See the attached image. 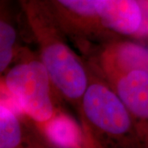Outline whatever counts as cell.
<instances>
[{
  "mask_svg": "<svg viewBox=\"0 0 148 148\" xmlns=\"http://www.w3.org/2000/svg\"><path fill=\"white\" fill-rule=\"evenodd\" d=\"M104 78L126 106L142 137L141 124L148 122V71L136 69Z\"/></svg>",
  "mask_w": 148,
  "mask_h": 148,
  "instance_id": "52a82bcc",
  "label": "cell"
},
{
  "mask_svg": "<svg viewBox=\"0 0 148 148\" xmlns=\"http://www.w3.org/2000/svg\"><path fill=\"white\" fill-rule=\"evenodd\" d=\"M86 64L89 82L77 114L87 147L129 148L139 145L143 138L126 106L107 81Z\"/></svg>",
  "mask_w": 148,
  "mask_h": 148,
  "instance_id": "7a4b0ae2",
  "label": "cell"
},
{
  "mask_svg": "<svg viewBox=\"0 0 148 148\" xmlns=\"http://www.w3.org/2000/svg\"><path fill=\"white\" fill-rule=\"evenodd\" d=\"M95 8L101 24L119 36L135 37L142 25L138 0H96Z\"/></svg>",
  "mask_w": 148,
  "mask_h": 148,
  "instance_id": "ba28073f",
  "label": "cell"
},
{
  "mask_svg": "<svg viewBox=\"0 0 148 148\" xmlns=\"http://www.w3.org/2000/svg\"><path fill=\"white\" fill-rule=\"evenodd\" d=\"M84 59L104 77L136 69L148 71V48L122 37L102 45Z\"/></svg>",
  "mask_w": 148,
  "mask_h": 148,
  "instance_id": "5b68a950",
  "label": "cell"
},
{
  "mask_svg": "<svg viewBox=\"0 0 148 148\" xmlns=\"http://www.w3.org/2000/svg\"><path fill=\"white\" fill-rule=\"evenodd\" d=\"M52 147L46 137L12 101L1 94L0 148Z\"/></svg>",
  "mask_w": 148,
  "mask_h": 148,
  "instance_id": "8992f818",
  "label": "cell"
},
{
  "mask_svg": "<svg viewBox=\"0 0 148 148\" xmlns=\"http://www.w3.org/2000/svg\"><path fill=\"white\" fill-rule=\"evenodd\" d=\"M1 94L12 100L45 136L48 127L64 113L63 98L46 67L39 53L27 47L1 75Z\"/></svg>",
  "mask_w": 148,
  "mask_h": 148,
  "instance_id": "3957f363",
  "label": "cell"
},
{
  "mask_svg": "<svg viewBox=\"0 0 148 148\" xmlns=\"http://www.w3.org/2000/svg\"><path fill=\"white\" fill-rule=\"evenodd\" d=\"M75 47L88 58L101 45L121 38L101 24L96 0H48Z\"/></svg>",
  "mask_w": 148,
  "mask_h": 148,
  "instance_id": "277c9868",
  "label": "cell"
},
{
  "mask_svg": "<svg viewBox=\"0 0 148 148\" xmlns=\"http://www.w3.org/2000/svg\"><path fill=\"white\" fill-rule=\"evenodd\" d=\"M16 2L59 95L78 113L89 82L84 58L69 46V37L48 0Z\"/></svg>",
  "mask_w": 148,
  "mask_h": 148,
  "instance_id": "6da1fadb",
  "label": "cell"
},
{
  "mask_svg": "<svg viewBox=\"0 0 148 148\" xmlns=\"http://www.w3.org/2000/svg\"><path fill=\"white\" fill-rule=\"evenodd\" d=\"M45 134L52 147H79L86 145L82 129L80 130L64 112L51 123Z\"/></svg>",
  "mask_w": 148,
  "mask_h": 148,
  "instance_id": "30bf717a",
  "label": "cell"
},
{
  "mask_svg": "<svg viewBox=\"0 0 148 148\" xmlns=\"http://www.w3.org/2000/svg\"><path fill=\"white\" fill-rule=\"evenodd\" d=\"M143 14L142 25L136 35L137 38H144L148 36V0H138Z\"/></svg>",
  "mask_w": 148,
  "mask_h": 148,
  "instance_id": "8fae6325",
  "label": "cell"
},
{
  "mask_svg": "<svg viewBox=\"0 0 148 148\" xmlns=\"http://www.w3.org/2000/svg\"><path fill=\"white\" fill-rule=\"evenodd\" d=\"M10 4L1 0L0 10V73L4 74L12 64L21 56L26 49L22 45L24 30L21 29L23 14H14Z\"/></svg>",
  "mask_w": 148,
  "mask_h": 148,
  "instance_id": "9c48e42d",
  "label": "cell"
}]
</instances>
